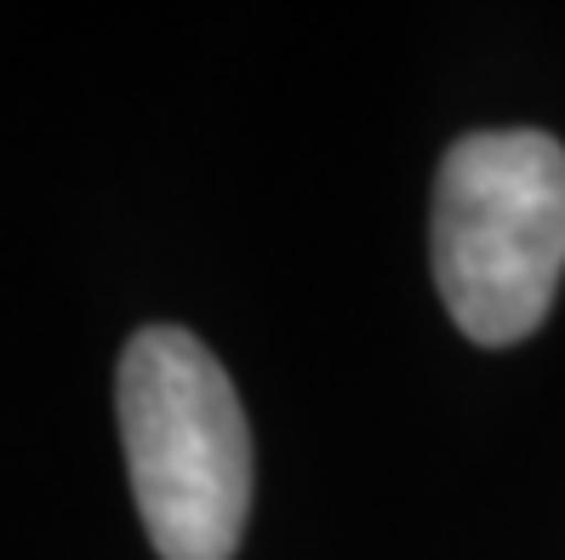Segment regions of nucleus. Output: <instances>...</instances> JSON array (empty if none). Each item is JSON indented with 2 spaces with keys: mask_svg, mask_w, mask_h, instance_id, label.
<instances>
[{
  "mask_svg": "<svg viewBox=\"0 0 565 560\" xmlns=\"http://www.w3.org/2000/svg\"><path fill=\"white\" fill-rule=\"evenodd\" d=\"M131 504L160 560H228L252 509V435L217 355L183 326H143L115 378Z\"/></svg>",
  "mask_w": 565,
  "mask_h": 560,
  "instance_id": "obj_1",
  "label": "nucleus"
},
{
  "mask_svg": "<svg viewBox=\"0 0 565 560\" xmlns=\"http://www.w3.org/2000/svg\"><path fill=\"white\" fill-rule=\"evenodd\" d=\"M565 275V149L548 131H469L435 178V281L486 349L531 338Z\"/></svg>",
  "mask_w": 565,
  "mask_h": 560,
  "instance_id": "obj_2",
  "label": "nucleus"
}]
</instances>
